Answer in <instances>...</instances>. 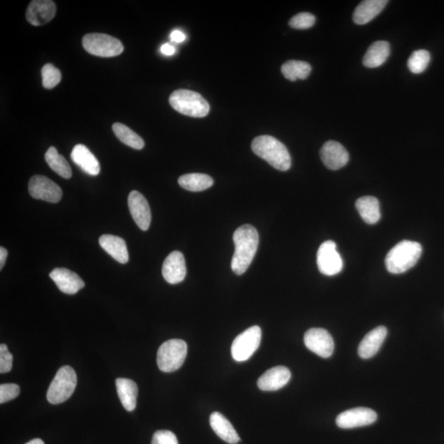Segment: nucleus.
<instances>
[{
	"label": "nucleus",
	"mask_w": 444,
	"mask_h": 444,
	"mask_svg": "<svg viewBox=\"0 0 444 444\" xmlns=\"http://www.w3.org/2000/svg\"><path fill=\"white\" fill-rule=\"evenodd\" d=\"M235 253L231 269L237 275H242L251 265L259 244L258 231L251 225L240 226L233 235Z\"/></svg>",
	"instance_id": "obj_1"
},
{
	"label": "nucleus",
	"mask_w": 444,
	"mask_h": 444,
	"mask_svg": "<svg viewBox=\"0 0 444 444\" xmlns=\"http://www.w3.org/2000/svg\"><path fill=\"white\" fill-rule=\"evenodd\" d=\"M251 147L254 154L272 168L281 171L290 168L291 157L288 148L276 138L269 135L257 137L253 140Z\"/></svg>",
	"instance_id": "obj_2"
},
{
	"label": "nucleus",
	"mask_w": 444,
	"mask_h": 444,
	"mask_svg": "<svg viewBox=\"0 0 444 444\" xmlns=\"http://www.w3.org/2000/svg\"><path fill=\"white\" fill-rule=\"evenodd\" d=\"M422 253V244L404 240L387 253L385 258L387 270L392 274H404L417 263Z\"/></svg>",
	"instance_id": "obj_3"
},
{
	"label": "nucleus",
	"mask_w": 444,
	"mask_h": 444,
	"mask_svg": "<svg viewBox=\"0 0 444 444\" xmlns=\"http://www.w3.org/2000/svg\"><path fill=\"white\" fill-rule=\"evenodd\" d=\"M169 101L174 110L189 117H205L210 111L207 101L200 94L191 90L175 91L170 95Z\"/></svg>",
	"instance_id": "obj_4"
},
{
	"label": "nucleus",
	"mask_w": 444,
	"mask_h": 444,
	"mask_svg": "<svg viewBox=\"0 0 444 444\" xmlns=\"http://www.w3.org/2000/svg\"><path fill=\"white\" fill-rule=\"evenodd\" d=\"M187 353L188 346L184 341H166L157 351V365L163 372H174L182 367L186 359Z\"/></svg>",
	"instance_id": "obj_5"
},
{
	"label": "nucleus",
	"mask_w": 444,
	"mask_h": 444,
	"mask_svg": "<svg viewBox=\"0 0 444 444\" xmlns=\"http://www.w3.org/2000/svg\"><path fill=\"white\" fill-rule=\"evenodd\" d=\"M76 386L77 374L74 369L71 367L60 368L49 387L48 401L54 405L66 401L72 396Z\"/></svg>",
	"instance_id": "obj_6"
},
{
	"label": "nucleus",
	"mask_w": 444,
	"mask_h": 444,
	"mask_svg": "<svg viewBox=\"0 0 444 444\" xmlns=\"http://www.w3.org/2000/svg\"><path fill=\"white\" fill-rule=\"evenodd\" d=\"M82 45L89 54L103 58L118 57L124 52L121 41L106 34H87L82 38Z\"/></svg>",
	"instance_id": "obj_7"
},
{
	"label": "nucleus",
	"mask_w": 444,
	"mask_h": 444,
	"mask_svg": "<svg viewBox=\"0 0 444 444\" xmlns=\"http://www.w3.org/2000/svg\"><path fill=\"white\" fill-rule=\"evenodd\" d=\"M262 330L258 326H253L240 333L231 346V355L237 362H246L260 346Z\"/></svg>",
	"instance_id": "obj_8"
},
{
	"label": "nucleus",
	"mask_w": 444,
	"mask_h": 444,
	"mask_svg": "<svg viewBox=\"0 0 444 444\" xmlns=\"http://www.w3.org/2000/svg\"><path fill=\"white\" fill-rule=\"evenodd\" d=\"M317 265L323 275L334 276L342 271L343 261L334 242L327 240L320 245L317 253Z\"/></svg>",
	"instance_id": "obj_9"
},
{
	"label": "nucleus",
	"mask_w": 444,
	"mask_h": 444,
	"mask_svg": "<svg viewBox=\"0 0 444 444\" xmlns=\"http://www.w3.org/2000/svg\"><path fill=\"white\" fill-rule=\"evenodd\" d=\"M29 189L30 195L35 200L57 203L63 196L61 188L44 175H34L30 179Z\"/></svg>",
	"instance_id": "obj_10"
},
{
	"label": "nucleus",
	"mask_w": 444,
	"mask_h": 444,
	"mask_svg": "<svg viewBox=\"0 0 444 444\" xmlns=\"http://www.w3.org/2000/svg\"><path fill=\"white\" fill-rule=\"evenodd\" d=\"M304 344L312 353L323 358H328L334 351V341L330 333L323 328H311L305 332Z\"/></svg>",
	"instance_id": "obj_11"
},
{
	"label": "nucleus",
	"mask_w": 444,
	"mask_h": 444,
	"mask_svg": "<svg viewBox=\"0 0 444 444\" xmlns=\"http://www.w3.org/2000/svg\"><path fill=\"white\" fill-rule=\"evenodd\" d=\"M377 417L376 411L367 407H356L341 413L337 416L336 423L341 429H353L372 424Z\"/></svg>",
	"instance_id": "obj_12"
},
{
	"label": "nucleus",
	"mask_w": 444,
	"mask_h": 444,
	"mask_svg": "<svg viewBox=\"0 0 444 444\" xmlns=\"http://www.w3.org/2000/svg\"><path fill=\"white\" fill-rule=\"evenodd\" d=\"M128 205L133 219L142 230H147L150 228L151 215L149 205L142 193L132 191L129 193Z\"/></svg>",
	"instance_id": "obj_13"
},
{
	"label": "nucleus",
	"mask_w": 444,
	"mask_h": 444,
	"mask_svg": "<svg viewBox=\"0 0 444 444\" xmlns=\"http://www.w3.org/2000/svg\"><path fill=\"white\" fill-rule=\"evenodd\" d=\"M320 157L326 168L332 170L344 168L349 161L348 151L341 143L336 141H328L323 145Z\"/></svg>",
	"instance_id": "obj_14"
},
{
	"label": "nucleus",
	"mask_w": 444,
	"mask_h": 444,
	"mask_svg": "<svg viewBox=\"0 0 444 444\" xmlns=\"http://www.w3.org/2000/svg\"><path fill=\"white\" fill-rule=\"evenodd\" d=\"M57 15V6L52 0H34L27 10V20L31 25L38 27L46 24Z\"/></svg>",
	"instance_id": "obj_15"
},
{
	"label": "nucleus",
	"mask_w": 444,
	"mask_h": 444,
	"mask_svg": "<svg viewBox=\"0 0 444 444\" xmlns=\"http://www.w3.org/2000/svg\"><path fill=\"white\" fill-rule=\"evenodd\" d=\"M186 263L182 253L174 251L165 259L163 266V275L170 284H178L186 276Z\"/></svg>",
	"instance_id": "obj_16"
},
{
	"label": "nucleus",
	"mask_w": 444,
	"mask_h": 444,
	"mask_svg": "<svg viewBox=\"0 0 444 444\" xmlns=\"http://www.w3.org/2000/svg\"><path fill=\"white\" fill-rule=\"evenodd\" d=\"M50 277L62 293L68 295L76 294L85 286L81 277L67 268H55Z\"/></svg>",
	"instance_id": "obj_17"
},
{
	"label": "nucleus",
	"mask_w": 444,
	"mask_h": 444,
	"mask_svg": "<svg viewBox=\"0 0 444 444\" xmlns=\"http://www.w3.org/2000/svg\"><path fill=\"white\" fill-rule=\"evenodd\" d=\"M291 373L288 368L276 367L268 369L258 378V387L262 391H276L288 385Z\"/></svg>",
	"instance_id": "obj_18"
},
{
	"label": "nucleus",
	"mask_w": 444,
	"mask_h": 444,
	"mask_svg": "<svg viewBox=\"0 0 444 444\" xmlns=\"http://www.w3.org/2000/svg\"><path fill=\"white\" fill-rule=\"evenodd\" d=\"M387 335V330L385 326H379L374 328L360 342L358 353L363 359H369L376 355L380 349Z\"/></svg>",
	"instance_id": "obj_19"
},
{
	"label": "nucleus",
	"mask_w": 444,
	"mask_h": 444,
	"mask_svg": "<svg viewBox=\"0 0 444 444\" xmlns=\"http://www.w3.org/2000/svg\"><path fill=\"white\" fill-rule=\"evenodd\" d=\"M71 159L87 175L96 177L99 175L101 165L96 157L85 145H77L71 152Z\"/></svg>",
	"instance_id": "obj_20"
},
{
	"label": "nucleus",
	"mask_w": 444,
	"mask_h": 444,
	"mask_svg": "<svg viewBox=\"0 0 444 444\" xmlns=\"http://www.w3.org/2000/svg\"><path fill=\"white\" fill-rule=\"evenodd\" d=\"M387 0H365L355 8L353 21L356 24H367L380 13L387 4Z\"/></svg>",
	"instance_id": "obj_21"
},
{
	"label": "nucleus",
	"mask_w": 444,
	"mask_h": 444,
	"mask_svg": "<svg viewBox=\"0 0 444 444\" xmlns=\"http://www.w3.org/2000/svg\"><path fill=\"white\" fill-rule=\"evenodd\" d=\"M99 244L115 261L123 265L128 262L127 244L124 239L112 235H103L99 239Z\"/></svg>",
	"instance_id": "obj_22"
},
{
	"label": "nucleus",
	"mask_w": 444,
	"mask_h": 444,
	"mask_svg": "<svg viewBox=\"0 0 444 444\" xmlns=\"http://www.w3.org/2000/svg\"><path fill=\"white\" fill-rule=\"evenodd\" d=\"M210 425L222 441L230 444H235L240 441L237 430L223 415L219 413H212L210 416Z\"/></svg>",
	"instance_id": "obj_23"
},
{
	"label": "nucleus",
	"mask_w": 444,
	"mask_h": 444,
	"mask_svg": "<svg viewBox=\"0 0 444 444\" xmlns=\"http://www.w3.org/2000/svg\"><path fill=\"white\" fill-rule=\"evenodd\" d=\"M390 54V45L385 40L376 41L370 45L363 59V64L369 68L383 66Z\"/></svg>",
	"instance_id": "obj_24"
},
{
	"label": "nucleus",
	"mask_w": 444,
	"mask_h": 444,
	"mask_svg": "<svg viewBox=\"0 0 444 444\" xmlns=\"http://www.w3.org/2000/svg\"><path fill=\"white\" fill-rule=\"evenodd\" d=\"M115 385L123 406L128 411H133L137 406L138 388L136 383L131 379L119 378L115 381Z\"/></svg>",
	"instance_id": "obj_25"
},
{
	"label": "nucleus",
	"mask_w": 444,
	"mask_h": 444,
	"mask_svg": "<svg viewBox=\"0 0 444 444\" xmlns=\"http://www.w3.org/2000/svg\"><path fill=\"white\" fill-rule=\"evenodd\" d=\"M356 209L369 225L376 224L381 219L380 206L376 198L365 196L355 202Z\"/></svg>",
	"instance_id": "obj_26"
},
{
	"label": "nucleus",
	"mask_w": 444,
	"mask_h": 444,
	"mask_svg": "<svg viewBox=\"0 0 444 444\" xmlns=\"http://www.w3.org/2000/svg\"><path fill=\"white\" fill-rule=\"evenodd\" d=\"M179 184L183 188L191 192L206 191L214 185V179L209 175L200 173L186 174L180 177Z\"/></svg>",
	"instance_id": "obj_27"
},
{
	"label": "nucleus",
	"mask_w": 444,
	"mask_h": 444,
	"mask_svg": "<svg viewBox=\"0 0 444 444\" xmlns=\"http://www.w3.org/2000/svg\"><path fill=\"white\" fill-rule=\"evenodd\" d=\"M311 64L307 62L289 60L281 66V73L286 80L295 82L298 80H306L311 73Z\"/></svg>",
	"instance_id": "obj_28"
},
{
	"label": "nucleus",
	"mask_w": 444,
	"mask_h": 444,
	"mask_svg": "<svg viewBox=\"0 0 444 444\" xmlns=\"http://www.w3.org/2000/svg\"><path fill=\"white\" fill-rule=\"evenodd\" d=\"M46 163L55 173L64 179L72 177V170L67 160L54 147H50L45 155Z\"/></svg>",
	"instance_id": "obj_29"
},
{
	"label": "nucleus",
	"mask_w": 444,
	"mask_h": 444,
	"mask_svg": "<svg viewBox=\"0 0 444 444\" xmlns=\"http://www.w3.org/2000/svg\"><path fill=\"white\" fill-rule=\"evenodd\" d=\"M115 136L124 145L133 148V149L141 150L145 147V143L142 138L133 132L131 128L121 123H114L112 126Z\"/></svg>",
	"instance_id": "obj_30"
},
{
	"label": "nucleus",
	"mask_w": 444,
	"mask_h": 444,
	"mask_svg": "<svg viewBox=\"0 0 444 444\" xmlns=\"http://www.w3.org/2000/svg\"><path fill=\"white\" fill-rule=\"evenodd\" d=\"M430 62V54L427 50H418L411 54L407 66L410 71L415 74L423 73Z\"/></svg>",
	"instance_id": "obj_31"
},
{
	"label": "nucleus",
	"mask_w": 444,
	"mask_h": 444,
	"mask_svg": "<svg viewBox=\"0 0 444 444\" xmlns=\"http://www.w3.org/2000/svg\"><path fill=\"white\" fill-rule=\"evenodd\" d=\"M43 85L45 89H52L61 81V73L52 64H46L41 69Z\"/></svg>",
	"instance_id": "obj_32"
},
{
	"label": "nucleus",
	"mask_w": 444,
	"mask_h": 444,
	"mask_svg": "<svg viewBox=\"0 0 444 444\" xmlns=\"http://www.w3.org/2000/svg\"><path fill=\"white\" fill-rule=\"evenodd\" d=\"M316 18L311 13H300L294 16L289 25L295 29L304 30L311 29L316 23Z\"/></svg>",
	"instance_id": "obj_33"
},
{
	"label": "nucleus",
	"mask_w": 444,
	"mask_h": 444,
	"mask_svg": "<svg viewBox=\"0 0 444 444\" xmlns=\"http://www.w3.org/2000/svg\"><path fill=\"white\" fill-rule=\"evenodd\" d=\"M20 393V387L15 383H3L0 385V404L15 399Z\"/></svg>",
	"instance_id": "obj_34"
},
{
	"label": "nucleus",
	"mask_w": 444,
	"mask_h": 444,
	"mask_svg": "<svg viewBox=\"0 0 444 444\" xmlns=\"http://www.w3.org/2000/svg\"><path fill=\"white\" fill-rule=\"evenodd\" d=\"M13 360V355L9 353L7 345H0V373H6L11 371Z\"/></svg>",
	"instance_id": "obj_35"
},
{
	"label": "nucleus",
	"mask_w": 444,
	"mask_h": 444,
	"mask_svg": "<svg viewBox=\"0 0 444 444\" xmlns=\"http://www.w3.org/2000/svg\"><path fill=\"white\" fill-rule=\"evenodd\" d=\"M151 444H179L175 434L170 430H158L152 437Z\"/></svg>",
	"instance_id": "obj_36"
},
{
	"label": "nucleus",
	"mask_w": 444,
	"mask_h": 444,
	"mask_svg": "<svg viewBox=\"0 0 444 444\" xmlns=\"http://www.w3.org/2000/svg\"><path fill=\"white\" fill-rule=\"evenodd\" d=\"M186 38V36L183 34L182 31L179 30H175L171 32L170 39L175 43H182Z\"/></svg>",
	"instance_id": "obj_37"
},
{
	"label": "nucleus",
	"mask_w": 444,
	"mask_h": 444,
	"mask_svg": "<svg viewBox=\"0 0 444 444\" xmlns=\"http://www.w3.org/2000/svg\"><path fill=\"white\" fill-rule=\"evenodd\" d=\"M161 52L165 55H173L175 53V49L173 45H171L169 43H165L163 46H161Z\"/></svg>",
	"instance_id": "obj_38"
},
{
	"label": "nucleus",
	"mask_w": 444,
	"mask_h": 444,
	"mask_svg": "<svg viewBox=\"0 0 444 444\" xmlns=\"http://www.w3.org/2000/svg\"><path fill=\"white\" fill-rule=\"evenodd\" d=\"M8 257V251L6 248H0V269H3L4 265H6V259Z\"/></svg>",
	"instance_id": "obj_39"
},
{
	"label": "nucleus",
	"mask_w": 444,
	"mask_h": 444,
	"mask_svg": "<svg viewBox=\"0 0 444 444\" xmlns=\"http://www.w3.org/2000/svg\"><path fill=\"white\" fill-rule=\"evenodd\" d=\"M26 444H45V443L43 441H41V439L35 438V439H32V441H31L29 443H27Z\"/></svg>",
	"instance_id": "obj_40"
}]
</instances>
